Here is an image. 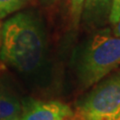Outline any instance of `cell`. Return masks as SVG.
Returning a JSON list of instances; mask_svg holds the SVG:
<instances>
[{"label":"cell","instance_id":"obj_1","mask_svg":"<svg viewBox=\"0 0 120 120\" xmlns=\"http://www.w3.org/2000/svg\"><path fill=\"white\" fill-rule=\"evenodd\" d=\"M45 55V35L39 21L27 13H18L2 24L0 59L23 73L39 68Z\"/></svg>","mask_w":120,"mask_h":120},{"label":"cell","instance_id":"obj_2","mask_svg":"<svg viewBox=\"0 0 120 120\" xmlns=\"http://www.w3.org/2000/svg\"><path fill=\"white\" fill-rule=\"evenodd\" d=\"M120 65V37L109 29L100 30L85 44L78 63V76L84 87L98 83Z\"/></svg>","mask_w":120,"mask_h":120},{"label":"cell","instance_id":"obj_3","mask_svg":"<svg viewBox=\"0 0 120 120\" xmlns=\"http://www.w3.org/2000/svg\"><path fill=\"white\" fill-rule=\"evenodd\" d=\"M78 120H120V75L102 81L77 103Z\"/></svg>","mask_w":120,"mask_h":120},{"label":"cell","instance_id":"obj_4","mask_svg":"<svg viewBox=\"0 0 120 120\" xmlns=\"http://www.w3.org/2000/svg\"><path fill=\"white\" fill-rule=\"evenodd\" d=\"M74 117L72 109L61 101H30L23 105L18 120H69Z\"/></svg>","mask_w":120,"mask_h":120},{"label":"cell","instance_id":"obj_5","mask_svg":"<svg viewBox=\"0 0 120 120\" xmlns=\"http://www.w3.org/2000/svg\"><path fill=\"white\" fill-rule=\"evenodd\" d=\"M112 0H85L82 18L87 23H98L108 19Z\"/></svg>","mask_w":120,"mask_h":120},{"label":"cell","instance_id":"obj_6","mask_svg":"<svg viewBox=\"0 0 120 120\" xmlns=\"http://www.w3.org/2000/svg\"><path fill=\"white\" fill-rule=\"evenodd\" d=\"M22 107L20 100L12 92L0 87V120L18 118L21 114Z\"/></svg>","mask_w":120,"mask_h":120},{"label":"cell","instance_id":"obj_7","mask_svg":"<svg viewBox=\"0 0 120 120\" xmlns=\"http://www.w3.org/2000/svg\"><path fill=\"white\" fill-rule=\"evenodd\" d=\"M27 2L28 0H0V19L20 10Z\"/></svg>","mask_w":120,"mask_h":120},{"label":"cell","instance_id":"obj_8","mask_svg":"<svg viewBox=\"0 0 120 120\" xmlns=\"http://www.w3.org/2000/svg\"><path fill=\"white\" fill-rule=\"evenodd\" d=\"M84 3L85 0H70V18L74 28H77L81 21Z\"/></svg>","mask_w":120,"mask_h":120},{"label":"cell","instance_id":"obj_9","mask_svg":"<svg viewBox=\"0 0 120 120\" xmlns=\"http://www.w3.org/2000/svg\"><path fill=\"white\" fill-rule=\"evenodd\" d=\"M120 18V0H112L111 9L109 13V19L111 25L113 26Z\"/></svg>","mask_w":120,"mask_h":120},{"label":"cell","instance_id":"obj_10","mask_svg":"<svg viewBox=\"0 0 120 120\" xmlns=\"http://www.w3.org/2000/svg\"><path fill=\"white\" fill-rule=\"evenodd\" d=\"M112 33H113L115 36L120 37V18H119V20L113 25V31H112Z\"/></svg>","mask_w":120,"mask_h":120},{"label":"cell","instance_id":"obj_11","mask_svg":"<svg viewBox=\"0 0 120 120\" xmlns=\"http://www.w3.org/2000/svg\"><path fill=\"white\" fill-rule=\"evenodd\" d=\"M43 1L49 3V4H52V3H55V2H57V1H60V0H43Z\"/></svg>","mask_w":120,"mask_h":120},{"label":"cell","instance_id":"obj_12","mask_svg":"<svg viewBox=\"0 0 120 120\" xmlns=\"http://www.w3.org/2000/svg\"><path fill=\"white\" fill-rule=\"evenodd\" d=\"M1 29H2V25L0 24V44H1Z\"/></svg>","mask_w":120,"mask_h":120},{"label":"cell","instance_id":"obj_13","mask_svg":"<svg viewBox=\"0 0 120 120\" xmlns=\"http://www.w3.org/2000/svg\"><path fill=\"white\" fill-rule=\"evenodd\" d=\"M19 118V117H18ZM18 118H14V119H9V120H18Z\"/></svg>","mask_w":120,"mask_h":120},{"label":"cell","instance_id":"obj_14","mask_svg":"<svg viewBox=\"0 0 120 120\" xmlns=\"http://www.w3.org/2000/svg\"><path fill=\"white\" fill-rule=\"evenodd\" d=\"M71 119H72V118H71ZM69 120H70V119H69Z\"/></svg>","mask_w":120,"mask_h":120}]
</instances>
